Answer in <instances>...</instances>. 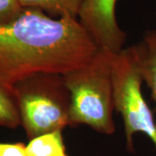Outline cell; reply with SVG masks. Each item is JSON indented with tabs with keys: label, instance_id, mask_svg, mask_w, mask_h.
Listing matches in <instances>:
<instances>
[{
	"label": "cell",
	"instance_id": "obj_9",
	"mask_svg": "<svg viewBox=\"0 0 156 156\" xmlns=\"http://www.w3.org/2000/svg\"><path fill=\"white\" fill-rule=\"evenodd\" d=\"M0 126L15 129L21 126L19 109L13 90L0 86Z\"/></svg>",
	"mask_w": 156,
	"mask_h": 156
},
{
	"label": "cell",
	"instance_id": "obj_8",
	"mask_svg": "<svg viewBox=\"0 0 156 156\" xmlns=\"http://www.w3.org/2000/svg\"><path fill=\"white\" fill-rule=\"evenodd\" d=\"M28 156H69L62 130L40 134L26 144Z\"/></svg>",
	"mask_w": 156,
	"mask_h": 156
},
{
	"label": "cell",
	"instance_id": "obj_11",
	"mask_svg": "<svg viewBox=\"0 0 156 156\" xmlns=\"http://www.w3.org/2000/svg\"><path fill=\"white\" fill-rule=\"evenodd\" d=\"M0 156H28L23 142H0Z\"/></svg>",
	"mask_w": 156,
	"mask_h": 156
},
{
	"label": "cell",
	"instance_id": "obj_6",
	"mask_svg": "<svg viewBox=\"0 0 156 156\" xmlns=\"http://www.w3.org/2000/svg\"><path fill=\"white\" fill-rule=\"evenodd\" d=\"M135 48L143 82L150 89L156 106V30H147Z\"/></svg>",
	"mask_w": 156,
	"mask_h": 156
},
{
	"label": "cell",
	"instance_id": "obj_7",
	"mask_svg": "<svg viewBox=\"0 0 156 156\" xmlns=\"http://www.w3.org/2000/svg\"><path fill=\"white\" fill-rule=\"evenodd\" d=\"M23 9H37L54 18L78 19L83 0H18Z\"/></svg>",
	"mask_w": 156,
	"mask_h": 156
},
{
	"label": "cell",
	"instance_id": "obj_5",
	"mask_svg": "<svg viewBox=\"0 0 156 156\" xmlns=\"http://www.w3.org/2000/svg\"><path fill=\"white\" fill-rule=\"evenodd\" d=\"M117 0H83L78 16L99 49L118 54L124 49L127 34L119 26L115 16Z\"/></svg>",
	"mask_w": 156,
	"mask_h": 156
},
{
	"label": "cell",
	"instance_id": "obj_4",
	"mask_svg": "<svg viewBox=\"0 0 156 156\" xmlns=\"http://www.w3.org/2000/svg\"><path fill=\"white\" fill-rule=\"evenodd\" d=\"M115 108L122 118L126 147L134 152V136L146 134L156 148V122L142 95L143 83L135 45L124 48L112 58Z\"/></svg>",
	"mask_w": 156,
	"mask_h": 156
},
{
	"label": "cell",
	"instance_id": "obj_3",
	"mask_svg": "<svg viewBox=\"0 0 156 156\" xmlns=\"http://www.w3.org/2000/svg\"><path fill=\"white\" fill-rule=\"evenodd\" d=\"M12 90L28 140L69 126L70 98L63 75L35 74L19 81Z\"/></svg>",
	"mask_w": 156,
	"mask_h": 156
},
{
	"label": "cell",
	"instance_id": "obj_2",
	"mask_svg": "<svg viewBox=\"0 0 156 156\" xmlns=\"http://www.w3.org/2000/svg\"><path fill=\"white\" fill-rule=\"evenodd\" d=\"M113 56L98 48L85 65L63 75L70 98L69 127L87 125L100 134L115 133Z\"/></svg>",
	"mask_w": 156,
	"mask_h": 156
},
{
	"label": "cell",
	"instance_id": "obj_10",
	"mask_svg": "<svg viewBox=\"0 0 156 156\" xmlns=\"http://www.w3.org/2000/svg\"><path fill=\"white\" fill-rule=\"evenodd\" d=\"M23 11L18 0H0V25L14 21Z\"/></svg>",
	"mask_w": 156,
	"mask_h": 156
},
{
	"label": "cell",
	"instance_id": "obj_1",
	"mask_svg": "<svg viewBox=\"0 0 156 156\" xmlns=\"http://www.w3.org/2000/svg\"><path fill=\"white\" fill-rule=\"evenodd\" d=\"M97 50L78 19L23 9L17 19L0 25V86L12 90L38 73L65 75L85 65Z\"/></svg>",
	"mask_w": 156,
	"mask_h": 156
}]
</instances>
